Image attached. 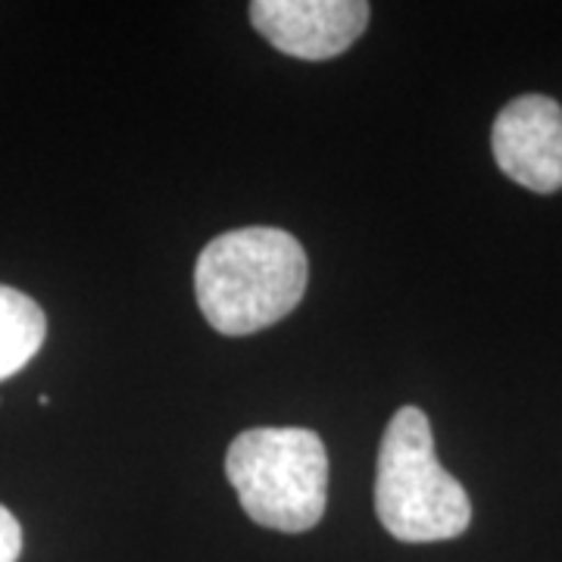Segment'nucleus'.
<instances>
[{"mask_svg": "<svg viewBox=\"0 0 562 562\" xmlns=\"http://www.w3.org/2000/svg\"><path fill=\"white\" fill-rule=\"evenodd\" d=\"M310 262L301 241L281 228H238L203 247L194 294L220 335L244 338L281 322L306 294Z\"/></svg>", "mask_w": 562, "mask_h": 562, "instance_id": "1", "label": "nucleus"}, {"mask_svg": "<svg viewBox=\"0 0 562 562\" xmlns=\"http://www.w3.org/2000/svg\"><path fill=\"white\" fill-rule=\"evenodd\" d=\"M375 513L403 543L453 541L472 522L469 494L435 453L431 422L419 406H403L384 428L375 475Z\"/></svg>", "mask_w": 562, "mask_h": 562, "instance_id": "2", "label": "nucleus"}, {"mask_svg": "<svg viewBox=\"0 0 562 562\" xmlns=\"http://www.w3.org/2000/svg\"><path fill=\"white\" fill-rule=\"evenodd\" d=\"M225 475L262 528L301 535L325 516L328 453L316 431L250 428L228 447Z\"/></svg>", "mask_w": 562, "mask_h": 562, "instance_id": "3", "label": "nucleus"}, {"mask_svg": "<svg viewBox=\"0 0 562 562\" xmlns=\"http://www.w3.org/2000/svg\"><path fill=\"white\" fill-rule=\"evenodd\" d=\"M491 150L503 176L535 194L562 188V106L547 94L506 103L491 128Z\"/></svg>", "mask_w": 562, "mask_h": 562, "instance_id": "4", "label": "nucleus"}, {"mask_svg": "<svg viewBox=\"0 0 562 562\" xmlns=\"http://www.w3.org/2000/svg\"><path fill=\"white\" fill-rule=\"evenodd\" d=\"M366 0H257L250 22L276 50L297 60H331L369 25Z\"/></svg>", "mask_w": 562, "mask_h": 562, "instance_id": "5", "label": "nucleus"}, {"mask_svg": "<svg viewBox=\"0 0 562 562\" xmlns=\"http://www.w3.org/2000/svg\"><path fill=\"white\" fill-rule=\"evenodd\" d=\"M47 338L44 310L10 284H0V382L35 360Z\"/></svg>", "mask_w": 562, "mask_h": 562, "instance_id": "6", "label": "nucleus"}, {"mask_svg": "<svg viewBox=\"0 0 562 562\" xmlns=\"http://www.w3.org/2000/svg\"><path fill=\"white\" fill-rule=\"evenodd\" d=\"M22 553V528L16 516L0 503V562H16Z\"/></svg>", "mask_w": 562, "mask_h": 562, "instance_id": "7", "label": "nucleus"}]
</instances>
